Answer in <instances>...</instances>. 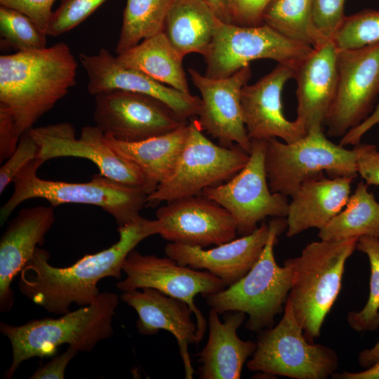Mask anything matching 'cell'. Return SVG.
<instances>
[{
    "mask_svg": "<svg viewBox=\"0 0 379 379\" xmlns=\"http://www.w3.org/2000/svg\"><path fill=\"white\" fill-rule=\"evenodd\" d=\"M119 239L106 249L85 255L69 267H57L49 262L50 255L37 248L20 272V292L51 314L62 315L74 304H91L100 293L98 284L106 277L119 279L128 253L145 238L158 234L156 219L142 216L118 228Z\"/></svg>",
    "mask_w": 379,
    "mask_h": 379,
    "instance_id": "6da1fadb",
    "label": "cell"
},
{
    "mask_svg": "<svg viewBox=\"0 0 379 379\" xmlns=\"http://www.w3.org/2000/svg\"><path fill=\"white\" fill-rule=\"evenodd\" d=\"M77 68L64 42L0 56V104L10 110L22 135L77 84Z\"/></svg>",
    "mask_w": 379,
    "mask_h": 379,
    "instance_id": "7a4b0ae2",
    "label": "cell"
},
{
    "mask_svg": "<svg viewBox=\"0 0 379 379\" xmlns=\"http://www.w3.org/2000/svg\"><path fill=\"white\" fill-rule=\"evenodd\" d=\"M118 304L117 294L105 291L91 304L59 318L32 319L19 326L1 321L0 332L9 340L12 349V362L4 378H11L23 361L53 356L65 344L79 352H91L112 335V319Z\"/></svg>",
    "mask_w": 379,
    "mask_h": 379,
    "instance_id": "3957f363",
    "label": "cell"
},
{
    "mask_svg": "<svg viewBox=\"0 0 379 379\" xmlns=\"http://www.w3.org/2000/svg\"><path fill=\"white\" fill-rule=\"evenodd\" d=\"M42 164L36 158L15 177L13 192L0 210L1 225L19 204L34 198L44 199L53 207L64 204L99 206L114 218L118 228L141 217L140 211L147 204V197L142 189L120 183L100 173L86 182L44 180L36 174Z\"/></svg>",
    "mask_w": 379,
    "mask_h": 379,
    "instance_id": "277c9868",
    "label": "cell"
},
{
    "mask_svg": "<svg viewBox=\"0 0 379 379\" xmlns=\"http://www.w3.org/2000/svg\"><path fill=\"white\" fill-rule=\"evenodd\" d=\"M357 239H320L291 258L293 278L288 300L310 343L320 336L323 322L340 291L345 262L356 249Z\"/></svg>",
    "mask_w": 379,
    "mask_h": 379,
    "instance_id": "5b68a950",
    "label": "cell"
},
{
    "mask_svg": "<svg viewBox=\"0 0 379 379\" xmlns=\"http://www.w3.org/2000/svg\"><path fill=\"white\" fill-rule=\"evenodd\" d=\"M268 224V240L253 267L236 283L205 298L208 305L219 314L228 311L248 314L245 326L253 332L273 326L275 317L284 310L293 283L291 258L281 267L274 255L277 237L287 227L286 219L274 218Z\"/></svg>",
    "mask_w": 379,
    "mask_h": 379,
    "instance_id": "8992f818",
    "label": "cell"
},
{
    "mask_svg": "<svg viewBox=\"0 0 379 379\" xmlns=\"http://www.w3.org/2000/svg\"><path fill=\"white\" fill-rule=\"evenodd\" d=\"M265 166L270 190L291 197L303 182L324 173L330 178L358 175L354 149L332 142L322 128L310 130L291 143L276 138L266 140Z\"/></svg>",
    "mask_w": 379,
    "mask_h": 379,
    "instance_id": "52a82bcc",
    "label": "cell"
},
{
    "mask_svg": "<svg viewBox=\"0 0 379 379\" xmlns=\"http://www.w3.org/2000/svg\"><path fill=\"white\" fill-rule=\"evenodd\" d=\"M189 124V133L174 169L147 195V205L201 195L205 189L229 180L247 164L249 154L239 145H215L204 135L197 119Z\"/></svg>",
    "mask_w": 379,
    "mask_h": 379,
    "instance_id": "ba28073f",
    "label": "cell"
},
{
    "mask_svg": "<svg viewBox=\"0 0 379 379\" xmlns=\"http://www.w3.org/2000/svg\"><path fill=\"white\" fill-rule=\"evenodd\" d=\"M335 350L310 343L288 300L280 321L260 332L256 348L246 366L251 371L295 379H326L335 373Z\"/></svg>",
    "mask_w": 379,
    "mask_h": 379,
    "instance_id": "9c48e42d",
    "label": "cell"
},
{
    "mask_svg": "<svg viewBox=\"0 0 379 379\" xmlns=\"http://www.w3.org/2000/svg\"><path fill=\"white\" fill-rule=\"evenodd\" d=\"M313 50L265 24L240 26L218 20L212 41L204 55L205 76L227 78L259 59L273 60L295 70Z\"/></svg>",
    "mask_w": 379,
    "mask_h": 379,
    "instance_id": "30bf717a",
    "label": "cell"
},
{
    "mask_svg": "<svg viewBox=\"0 0 379 379\" xmlns=\"http://www.w3.org/2000/svg\"><path fill=\"white\" fill-rule=\"evenodd\" d=\"M246 166L225 182L205 189L202 194L227 210L234 218L237 233L253 232L265 218H286L289 203L286 196L272 192L265 166L266 140H251Z\"/></svg>",
    "mask_w": 379,
    "mask_h": 379,
    "instance_id": "8fae6325",
    "label": "cell"
},
{
    "mask_svg": "<svg viewBox=\"0 0 379 379\" xmlns=\"http://www.w3.org/2000/svg\"><path fill=\"white\" fill-rule=\"evenodd\" d=\"M123 272L126 278L117 284L121 291L151 288L185 302L195 315L198 343L204 336L207 322L194 303L195 296L201 294L206 298L227 287L222 280L207 270L179 265L168 257L142 255L135 249L126 257Z\"/></svg>",
    "mask_w": 379,
    "mask_h": 379,
    "instance_id": "7c38bea8",
    "label": "cell"
},
{
    "mask_svg": "<svg viewBox=\"0 0 379 379\" xmlns=\"http://www.w3.org/2000/svg\"><path fill=\"white\" fill-rule=\"evenodd\" d=\"M335 95L324 126L327 135L343 137L366 119L379 97V43L337 49Z\"/></svg>",
    "mask_w": 379,
    "mask_h": 379,
    "instance_id": "4fadbf2b",
    "label": "cell"
},
{
    "mask_svg": "<svg viewBox=\"0 0 379 379\" xmlns=\"http://www.w3.org/2000/svg\"><path fill=\"white\" fill-rule=\"evenodd\" d=\"M93 119L105 135L128 142L166 134L187 123L158 98L123 90L95 95Z\"/></svg>",
    "mask_w": 379,
    "mask_h": 379,
    "instance_id": "5bb4252c",
    "label": "cell"
},
{
    "mask_svg": "<svg viewBox=\"0 0 379 379\" xmlns=\"http://www.w3.org/2000/svg\"><path fill=\"white\" fill-rule=\"evenodd\" d=\"M29 132L39 146L36 158L43 164L57 157L86 159L97 166L102 175L145 192V178L140 170L119 155L96 126L83 127L79 138L69 122L32 128Z\"/></svg>",
    "mask_w": 379,
    "mask_h": 379,
    "instance_id": "9a60e30c",
    "label": "cell"
},
{
    "mask_svg": "<svg viewBox=\"0 0 379 379\" xmlns=\"http://www.w3.org/2000/svg\"><path fill=\"white\" fill-rule=\"evenodd\" d=\"M158 234L173 243L205 248L236 239L237 227L230 213L203 195L175 199L156 213Z\"/></svg>",
    "mask_w": 379,
    "mask_h": 379,
    "instance_id": "2e32d148",
    "label": "cell"
},
{
    "mask_svg": "<svg viewBox=\"0 0 379 379\" xmlns=\"http://www.w3.org/2000/svg\"><path fill=\"white\" fill-rule=\"evenodd\" d=\"M193 84L201 95L197 122L201 130L217 139L220 145H239L248 154L251 149L243 119L242 88L251 77L248 66L224 79H211L194 69H188Z\"/></svg>",
    "mask_w": 379,
    "mask_h": 379,
    "instance_id": "e0dca14e",
    "label": "cell"
},
{
    "mask_svg": "<svg viewBox=\"0 0 379 379\" xmlns=\"http://www.w3.org/2000/svg\"><path fill=\"white\" fill-rule=\"evenodd\" d=\"M79 61L88 77L87 89L93 95L112 90L137 92L163 101L185 121L199 114L200 98L167 86L139 70L123 67L105 48L95 55L81 53Z\"/></svg>",
    "mask_w": 379,
    "mask_h": 379,
    "instance_id": "ac0fdd59",
    "label": "cell"
},
{
    "mask_svg": "<svg viewBox=\"0 0 379 379\" xmlns=\"http://www.w3.org/2000/svg\"><path fill=\"white\" fill-rule=\"evenodd\" d=\"M294 75L292 68L278 64L257 82L251 85L247 84L242 88L243 119L251 140L276 138L291 143L307 133L298 121H289L283 113L282 90Z\"/></svg>",
    "mask_w": 379,
    "mask_h": 379,
    "instance_id": "d6986e66",
    "label": "cell"
},
{
    "mask_svg": "<svg viewBox=\"0 0 379 379\" xmlns=\"http://www.w3.org/2000/svg\"><path fill=\"white\" fill-rule=\"evenodd\" d=\"M269 234V224L262 222L251 234L210 249L169 242L164 251L179 265L207 270L229 286L245 276L258 261Z\"/></svg>",
    "mask_w": 379,
    "mask_h": 379,
    "instance_id": "ffe728a7",
    "label": "cell"
},
{
    "mask_svg": "<svg viewBox=\"0 0 379 379\" xmlns=\"http://www.w3.org/2000/svg\"><path fill=\"white\" fill-rule=\"evenodd\" d=\"M54 207L37 206L20 210L0 240V311L8 312L14 304L11 283L53 225Z\"/></svg>",
    "mask_w": 379,
    "mask_h": 379,
    "instance_id": "44dd1931",
    "label": "cell"
},
{
    "mask_svg": "<svg viewBox=\"0 0 379 379\" xmlns=\"http://www.w3.org/2000/svg\"><path fill=\"white\" fill-rule=\"evenodd\" d=\"M120 298L138 314L136 327L145 335L157 333L160 330L170 332L176 339L182 358L185 378L192 379V366L188 346L198 344L197 324L191 315L190 306L184 301L167 295L159 291L145 288L142 291H123Z\"/></svg>",
    "mask_w": 379,
    "mask_h": 379,
    "instance_id": "7402d4cb",
    "label": "cell"
},
{
    "mask_svg": "<svg viewBox=\"0 0 379 379\" xmlns=\"http://www.w3.org/2000/svg\"><path fill=\"white\" fill-rule=\"evenodd\" d=\"M297 117L307 132L322 128L335 95L337 48L331 40L314 48L295 69Z\"/></svg>",
    "mask_w": 379,
    "mask_h": 379,
    "instance_id": "603a6c76",
    "label": "cell"
},
{
    "mask_svg": "<svg viewBox=\"0 0 379 379\" xmlns=\"http://www.w3.org/2000/svg\"><path fill=\"white\" fill-rule=\"evenodd\" d=\"M224 322L211 308L208 315V338L198 354L201 365V379H239L244 364L255 350L256 343L244 341L237 335L246 314L239 311L224 313Z\"/></svg>",
    "mask_w": 379,
    "mask_h": 379,
    "instance_id": "cb8c5ba5",
    "label": "cell"
},
{
    "mask_svg": "<svg viewBox=\"0 0 379 379\" xmlns=\"http://www.w3.org/2000/svg\"><path fill=\"white\" fill-rule=\"evenodd\" d=\"M354 179L323 176L303 182L288 205L286 236L292 237L310 228L324 227L346 205Z\"/></svg>",
    "mask_w": 379,
    "mask_h": 379,
    "instance_id": "d4e9b609",
    "label": "cell"
},
{
    "mask_svg": "<svg viewBox=\"0 0 379 379\" xmlns=\"http://www.w3.org/2000/svg\"><path fill=\"white\" fill-rule=\"evenodd\" d=\"M190 130L187 123L177 129L139 142H122L105 135L107 143L121 157L134 164L145 178L149 195L174 169Z\"/></svg>",
    "mask_w": 379,
    "mask_h": 379,
    "instance_id": "484cf974",
    "label": "cell"
},
{
    "mask_svg": "<svg viewBox=\"0 0 379 379\" xmlns=\"http://www.w3.org/2000/svg\"><path fill=\"white\" fill-rule=\"evenodd\" d=\"M116 59L123 67L139 70L161 84L190 93L182 67L183 58L164 31L118 54Z\"/></svg>",
    "mask_w": 379,
    "mask_h": 379,
    "instance_id": "4316f807",
    "label": "cell"
},
{
    "mask_svg": "<svg viewBox=\"0 0 379 379\" xmlns=\"http://www.w3.org/2000/svg\"><path fill=\"white\" fill-rule=\"evenodd\" d=\"M219 20L200 0H175L165 22L164 32L184 58L191 53L205 55Z\"/></svg>",
    "mask_w": 379,
    "mask_h": 379,
    "instance_id": "83f0119b",
    "label": "cell"
},
{
    "mask_svg": "<svg viewBox=\"0 0 379 379\" xmlns=\"http://www.w3.org/2000/svg\"><path fill=\"white\" fill-rule=\"evenodd\" d=\"M367 187L364 181L357 184L342 211L319 230L320 239L334 241L362 236L379 238V203Z\"/></svg>",
    "mask_w": 379,
    "mask_h": 379,
    "instance_id": "f1b7e54d",
    "label": "cell"
},
{
    "mask_svg": "<svg viewBox=\"0 0 379 379\" xmlns=\"http://www.w3.org/2000/svg\"><path fill=\"white\" fill-rule=\"evenodd\" d=\"M262 23L290 39L314 48L331 40L314 24L312 0H272L263 13Z\"/></svg>",
    "mask_w": 379,
    "mask_h": 379,
    "instance_id": "f546056e",
    "label": "cell"
},
{
    "mask_svg": "<svg viewBox=\"0 0 379 379\" xmlns=\"http://www.w3.org/2000/svg\"><path fill=\"white\" fill-rule=\"evenodd\" d=\"M175 0H127L115 48L120 54L140 41L164 31L167 15Z\"/></svg>",
    "mask_w": 379,
    "mask_h": 379,
    "instance_id": "4dcf8cb0",
    "label": "cell"
},
{
    "mask_svg": "<svg viewBox=\"0 0 379 379\" xmlns=\"http://www.w3.org/2000/svg\"><path fill=\"white\" fill-rule=\"evenodd\" d=\"M356 249L365 253L369 260V295L364 307L360 311L350 312L347 320L357 332H372L379 328V238L360 237Z\"/></svg>",
    "mask_w": 379,
    "mask_h": 379,
    "instance_id": "1f68e13d",
    "label": "cell"
},
{
    "mask_svg": "<svg viewBox=\"0 0 379 379\" xmlns=\"http://www.w3.org/2000/svg\"><path fill=\"white\" fill-rule=\"evenodd\" d=\"M0 34L16 52L46 48V32L25 14L4 6H0Z\"/></svg>",
    "mask_w": 379,
    "mask_h": 379,
    "instance_id": "d6a6232c",
    "label": "cell"
},
{
    "mask_svg": "<svg viewBox=\"0 0 379 379\" xmlns=\"http://www.w3.org/2000/svg\"><path fill=\"white\" fill-rule=\"evenodd\" d=\"M338 50L379 43V11L366 9L346 16L331 39Z\"/></svg>",
    "mask_w": 379,
    "mask_h": 379,
    "instance_id": "836d02e7",
    "label": "cell"
},
{
    "mask_svg": "<svg viewBox=\"0 0 379 379\" xmlns=\"http://www.w3.org/2000/svg\"><path fill=\"white\" fill-rule=\"evenodd\" d=\"M105 0H61L53 13L46 34L58 36L72 30L92 14Z\"/></svg>",
    "mask_w": 379,
    "mask_h": 379,
    "instance_id": "e575fe53",
    "label": "cell"
},
{
    "mask_svg": "<svg viewBox=\"0 0 379 379\" xmlns=\"http://www.w3.org/2000/svg\"><path fill=\"white\" fill-rule=\"evenodd\" d=\"M39 146L31 136L29 131L24 133L13 154L0 168V193L13 181L18 173L31 161L35 159Z\"/></svg>",
    "mask_w": 379,
    "mask_h": 379,
    "instance_id": "d590c367",
    "label": "cell"
},
{
    "mask_svg": "<svg viewBox=\"0 0 379 379\" xmlns=\"http://www.w3.org/2000/svg\"><path fill=\"white\" fill-rule=\"evenodd\" d=\"M345 0H312V19L317 29L331 39L345 15Z\"/></svg>",
    "mask_w": 379,
    "mask_h": 379,
    "instance_id": "8d00e7d4",
    "label": "cell"
},
{
    "mask_svg": "<svg viewBox=\"0 0 379 379\" xmlns=\"http://www.w3.org/2000/svg\"><path fill=\"white\" fill-rule=\"evenodd\" d=\"M272 0H229L232 24L257 26L262 23L263 13Z\"/></svg>",
    "mask_w": 379,
    "mask_h": 379,
    "instance_id": "74e56055",
    "label": "cell"
},
{
    "mask_svg": "<svg viewBox=\"0 0 379 379\" xmlns=\"http://www.w3.org/2000/svg\"><path fill=\"white\" fill-rule=\"evenodd\" d=\"M56 0H0V5L20 11L46 33Z\"/></svg>",
    "mask_w": 379,
    "mask_h": 379,
    "instance_id": "f35d334b",
    "label": "cell"
},
{
    "mask_svg": "<svg viewBox=\"0 0 379 379\" xmlns=\"http://www.w3.org/2000/svg\"><path fill=\"white\" fill-rule=\"evenodd\" d=\"M357 173L368 185L379 186V152L371 144L354 145Z\"/></svg>",
    "mask_w": 379,
    "mask_h": 379,
    "instance_id": "ab89813d",
    "label": "cell"
},
{
    "mask_svg": "<svg viewBox=\"0 0 379 379\" xmlns=\"http://www.w3.org/2000/svg\"><path fill=\"white\" fill-rule=\"evenodd\" d=\"M13 114L0 104V161L8 159L16 149L21 138Z\"/></svg>",
    "mask_w": 379,
    "mask_h": 379,
    "instance_id": "60d3db41",
    "label": "cell"
},
{
    "mask_svg": "<svg viewBox=\"0 0 379 379\" xmlns=\"http://www.w3.org/2000/svg\"><path fill=\"white\" fill-rule=\"evenodd\" d=\"M79 352L68 346L66 350L56 355L50 361L39 366L30 377L31 379H63L65 377L66 368L69 361Z\"/></svg>",
    "mask_w": 379,
    "mask_h": 379,
    "instance_id": "b9f144b4",
    "label": "cell"
},
{
    "mask_svg": "<svg viewBox=\"0 0 379 379\" xmlns=\"http://www.w3.org/2000/svg\"><path fill=\"white\" fill-rule=\"evenodd\" d=\"M377 124H379V100L370 116L359 126L345 133L341 138L340 145L342 146L348 145L354 146L359 144L363 135Z\"/></svg>",
    "mask_w": 379,
    "mask_h": 379,
    "instance_id": "7bdbcfd3",
    "label": "cell"
},
{
    "mask_svg": "<svg viewBox=\"0 0 379 379\" xmlns=\"http://www.w3.org/2000/svg\"><path fill=\"white\" fill-rule=\"evenodd\" d=\"M205 4L221 22L232 23L229 0H200Z\"/></svg>",
    "mask_w": 379,
    "mask_h": 379,
    "instance_id": "ee69618b",
    "label": "cell"
},
{
    "mask_svg": "<svg viewBox=\"0 0 379 379\" xmlns=\"http://www.w3.org/2000/svg\"><path fill=\"white\" fill-rule=\"evenodd\" d=\"M331 378L334 379H379V363L359 372L334 373Z\"/></svg>",
    "mask_w": 379,
    "mask_h": 379,
    "instance_id": "f6af8a7d",
    "label": "cell"
},
{
    "mask_svg": "<svg viewBox=\"0 0 379 379\" xmlns=\"http://www.w3.org/2000/svg\"><path fill=\"white\" fill-rule=\"evenodd\" d=\"M358 362L364 368L379 363V340L371 348L365 349L359 354Z\"/></svg>",
    "mask_w": 379,
    "mask_h": 379,
    "instance_id": "bcb514c9",
    "label": "cell"
}]
</instances>
